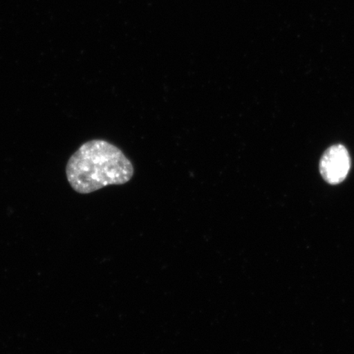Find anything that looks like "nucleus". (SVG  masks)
I'll return each instance as SVG.
<instances>
[{"label":"nucleus","instance_id":"obj_1","mask_svg":"<svg viewBox=\"0 0 354 354\" xmlns=\"http://www.w3.org/2000/svg\"><path fill=\"white\" fill-rule=\"evenodd\" d=\"M134 171L132 162L122 150L104 140L84 143L66 166L71 187L82 194L129 183Z\"/></svg>","mask_w":354,"mask_h":354},{"label":"nucleus","instance_id":"obj_2","mask_svg":"<svg viewBox=\"0 0 354 354\" xmlns=\"http://www.w3.org/2000/svg\"><path fill=\"white\" fill-rule=\"evenodd\" d=\"M351 167V159L347 149L342 145H336L322 155L320 172L326 183L336 185L346 178Z\"/></svg>","mask_w":354,"mask_h":354}]
</instances>
